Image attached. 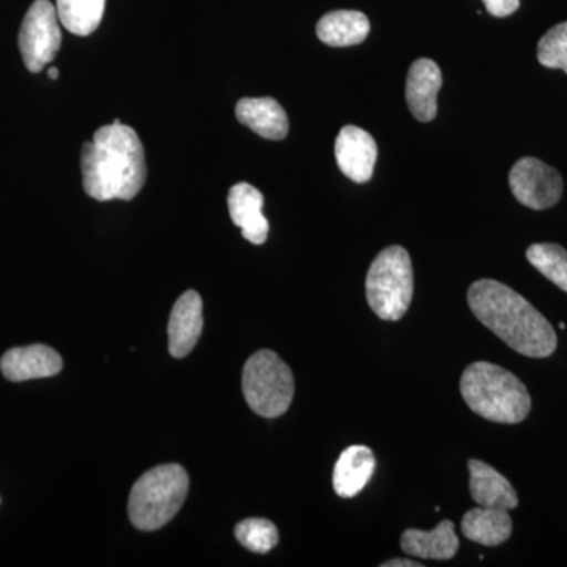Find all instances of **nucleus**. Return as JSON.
Wrapping results in <instances>:
<instances>
[{"instance_id":"obj_15","label":"nucleus","mask_w":567,"mask_h":567,"mask_svg":"<svg viewBox=\"0 0 567 567\" xmlns=\"http://www.w3.org/2000/svg\"><path fill=\"white\" fill-rule=\"evenodd\" d=\"M235 115L241 125L270 141H281L289 133V117L275 99H244L237 103Z\"/></svg>"},{"instance_id":"obj_26","label":"nucleus","mask_w":567,"mask_h":567,"mask_svg":"<svg viewBox=\"0 0 567 567\" xmlns=\"http://www.w3.org/2000/svg\"><path fill=\"white\" fill-rule=\"evenodd\" d=\"M48 74H50L51 80H58L59 70L54 69V66H51L50 71H48Z\"/></svg>"},{"instance_id":"obj_1","label":"nucleus","mask_w":567,"mask_h":567,"mask_svg":"<svg viewBox=\"0 0 567 567\" xmlns=\"http://www.w3.org/2000/svg\"><path fill=\"white\" fill-rule=\"evenodd\" d=\"M466 298L476 319L517 353L547 358L557 350L550 322L505 284L481 279L472 284Z\"/></svg>"},{"instance_id":"obj_7","label":"nucleus","mask_w":567,"mask_h":567,"mask_svg":"<svg viewBox=\"0 0 567 567\" xmlns=\"http://www.w3.org/2000/svg\"><path fill=\"white\" fill-rule=\"evenodd\" d=\"M62 47L58 9L50 0H35L22 21L20 50L22 61L32 73H40L54 61Z\"/></svg>"},{"instance_id":"obj_6","label":"nucleus","mask_w":567,"mask_h":567,"mask_svg":"<svg viewBox=\"0 0 567 567\" xmlns=\"http://www.w3.org/2000/svg\"><path fill=\"white\" fill-rule=\"evenodd\" d=\"M241 383L249 409L259 416H281L292 404V371L271 350H259L246 361Z\"/></svg>"},{"instance_id":"obj_8","label":"nucleus","mask_w":567,"mask_h":567,"mask_svg":"<svg viewBox=\"0 0 567 567\" xmlns=\"http://www.w3.org/2000/svg\"><path fill=\"white\" fill-rule=\"evenodd\" d=\"M509 186L518 203L532 210H547L563 196V178L558 171L532 156L514 164Z\"/></svg>"},{"instance_id":"obj_19","label":"nucleus","mask_w":567,"mask_h":567,"mask_svg":"<svg viewBox=\"0 0 567 567\" xmlns=\"http://www.w3.org/2000/svg\"><path fill=\"white\" fill-rule=\"evenodd\" d=\"M371 32V22L361 11L336 10L324 14L317 24V37L333 48L354 47L363 43Z\"/></svg>"},{"instance_id":"obj_2","label":"nucleus","mask_w":567,"mask_h":567,"mask_svg":"<svg viewBox=\"0 0 567 567\" xmlns=\"http://www.w3.org/2000/svg\"><path fill=\"white\" fill-rule=\"evenodd\" d=\"M81 171L85 193L93 199L132 200L147 178L144 145L132 126H102L82 147Z\"/></svg>"},{"instance_id":"obj_10","label":"nucleus","mask_w":567,"mask_h":567,"mask_svg":"<svg viewBox=\"0 0 567 567\" xmlns=\"http://www.w3.org/2000/svg\"><path fill=\"white\" fill-rule=\"evenodd\" d=\"M62 368L61 354L51 347L41 344L17 347L9 350L0 360L3 377L14 383L54 377Z\"/></svg>"},{"instance_id":"obj_20","label":"nucleus","mask_w":567,"mask_h":567,"mask_svg":"<svg viewBox=\"0 0 567 567\" xmlns=\"http://www.w3.org/2000/svg\"><path fill=\"white\" fill-rule=\"evenodd\" d=\"M106 0H58L59 20L74 35L87 37L102 24Z\"/></svg>"},{"instance_id":"obj_18","label":"nucleus","mask_w":567,"mask_h":567,"mask_svg":"<svg viewBox=\"0 0 567 567\" xmlns=\"http://www.w3.org/2000/svg\"><path fill=\"white\" fill-rule=\"evenodd\" d=\"M462 533L481 546H499L513 535V518L502 507H473L462 518Z\"/></svg>"},{"instance_id":"obj_24","label":"nucleus","mask_w":567,"mask_h":567,"mask_svg":"<svg viewBox=\"0 0 567 567\" xmlns=\"http://www.w3.org/2000/svg\"><path fill=\"white\" fill-rule=\"evenodd\" d=\"M483 2L488 13L496 18L509 17L520 7V0H483Z\"/></svg>"},{"instance_id":"obj_12","label":"nucleus","mask_w":567,"mask_h":567,"mask_svg":"<svg viewBox=\"0 0 567 567\" xmlns=\"http://www.w3.org/2000/svg\"><path fill=\"white\" fill-rule=\"evenodd\" d=\"M203 298L194 290H188L178 298L171 312L169 352L174 358H185L193 352L203 334Z\"/></svg>"},{"instance_id":"obj_27","label":"nucleus","mask_w":567,"mask_h":567,"mask_svg":"<svg viewBox=\"0 0 567 567\" xmlns=\"http://www.w3.org/2000/svg\"><path fill=\"white\" fill-rule=\"evenodd\" d=\"M112 123H114V125H121L122 122H121V118H115V121Z\"/></svg>"},{"instance_id":"obj_22","label":"nucleus","mask_w":567,"mask_h":567,"mask_svg":"<svg viewBox=\"0 0 567 567\" xmlns=\"http://www.w3.org/2000/svg\"><path fill=\"white\" fill-rule=\"evenodd\" d=\"M235 537L254 554H268L279 543L278 528L267 518H246L235 527Z\"/></svg>"},{"instance_id":"obj_4","label":"nucleus","mask_w":567,"mask_h":567,"mask_svg":"<svg viewBox=\"0 0 567 567\" xmlns=\"http://www.w3.org/2000/svg\"><path fill=\"white\" fill-rule=\"evenodd\" d=\"M189 477L182 465L167 464L148 470L134 484L128 513L134 527L142 532L169 524L188 495Z\"/></svg>"},{"instance_id":"obj_5","label":"nucleus","mask_w":567,"mask_h":567,"mask_svg":"<svg viewBox=\"0 0 567 567\" xmlns=\"http://www.w3.org/2000/svg\"><path fill=\"white\" fill-rule=\"evenodd\" d=\"M365 297L379 319L398 322L409 311L413 298V267L402 246H390L375 257L368 278Z\"/></svg>"},{"instance_id":"obj_23","label":"nucleus","mask_w":567,"mask_h":567,"mask_svg":"<svg viewBox=\"0 0 567 567\" xmlns=\"http://www.w3.org/2000/svg\"><path fill=\"white\" fill-rule=\"evenodd\" d=\"M537 61L546 69L563 70L567 74V22L555 25L540 39Z\"/></svg>"},{"instance_id":"obj_21","label":"nucleus","mask_w":567,"mask_h":567,"mask_svg":"<svg viewBox=\"0 0 567 567\" xmlns=\"http://www.w3.org/2000/svg\"><path fill=\"white\" fill-rule=\"evenodd\" d=\"M528 262L548 281L567 292V251L555 244L532 245L527 251Z\"/></svg>"},{"instance_id":"obj_14","label":"nucleus","mask_w":567,"mask_h":567,"mask_svg":"<svg viewBox=\"0 0 567 567\" xmlns=\"http://www.w3.org/2000/svg\"><path fill=\"white\" fill-rule=\"evenodd\" d=\"M468 472L470 494L477 506L516 509L518 506L517 492L502 473L476 458L468 461Z\"/></svg>"},{"instance_id":"obj_25","label":"nucleus","mask_w":567,"mask_h":567,"mask_svg":"<svg viewBox=\"0 0 567 567\" xmlns=\"http://www.w3.org/2000/svg\"><path fill=\"white\" fill-rule=\"evenodd\" d=\"M421 563L412 561V559L395 558L390 561L382 563V567H421Z\"/></svg>"},{"instance_id":"obj_16","label":"nucleus","mask_w":567,"mask_h":567,"mask_svg":"<svg viewBox=\"0 0 567 567\" xmlns=\"http://www.w3.org/2000/svg\"><path fill=\"white\" fill-rule=\"evenodd\" d=\"M375 456L368 446L347 447L336 462L333 487L341 498H353L360 494L375 472Z\"/></svg>"},{"instance_id":"obj_11","label":"nucleus","mask_w":567,"mask_h":567,"mask_svg":"<svg viewBox=\"0 0 567 567\" xmlns=\"http://www.w3.org/2000/svg\"><path fill=\"white\" fill-rule=\"evenodd\" d=\"M443 85L442 70L431 59H420L410 66L406 76L405 99L413 117L420 122H432L436 117L440 89Z\"/></svg>"},{"instance_id":"obj_9","label":"nucleus","mask_w":567,"mask_h":567,"mask_svg":"<svg viewBox=\"0 0 567 567\" xmlns=\"http://www.w3.org/2000/svg\"><path fill=\"white\" fill-rule=\"evenodd\" d=\"M334 152L339 169L346 177L357 183L371 181L379 152L374 137L365 130L344 126L336 140Z\"/></svg>"},{"instance_id":"obj_13","label":"nucleus","mask_w":567,"mask_h":567,"mask_svg":"<svg viewBox=\"0 0 567 567\" xmlns=\"http://www.w3.org/2000/svg\"><path fill=\"white\" fill-rule=\"evenodd\" d=\"M227 205L230 218L235 226L240 227L246 240L252 245H264L268 238L270 224L262 213V193L249 183H237L230 188Z\"/></svg>"},{"instance_id":"obj_3","label":"nucleus","mask_w":567,"mask_h":567,"mask_svg":"<svg viewBox=\"0 0 567 567\" xmlns=\"http://www.w3.org/2000/svg\"><path fill=\"white\" fill-rule=\"evenodd\" d=\"M461 393L476 415L492 423H522L532 410V398L524 383L513 372L486 361L465 369Z\"/></svg>"},{"instance_id":"obj_17","label":"nucleus","mask_w":567,"mask_h":567,"mask_svg":"<svg viewBox=\"0 0 567 567\" xmlns=\"http://www.w3.org/2000/svg\"><path fill=\"white\" fill-rule=\"evenodd\" d=\"M401 547L405 554L421 559H436L446 561L456 557L458 537L451 520H443L431 532L423 529H405L401 537Z\"/></svg>"}]
</instances>
